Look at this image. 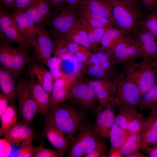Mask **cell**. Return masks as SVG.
<instances>
[{"label": "cell", "instance_id": "1", "mask_svg": "<svg viewBox=\"0 0 157 157\" xmlns=\"http://www.w3.org/2000/svg\"><path fill=\"white\" fill-rule=\"evenodd\" d=\"M85 119L81 110L66 101L50 108L44 120L63 132L70 141L86 125Z\"/></svg>", "mask_w": 157, "mask_h": 157}, {"label": "cell", "instance_id": "2", "mask_svg": "<svg viewBox=\"0 0 157 157\" xmlns=\"http://www.w3.org/2000/svg\"><path fill=\"white\" fill-rule=\"evenodd\" d=\"M109 5L112 15L119 29L132 34L142 13L136 1L105 0Z\"/></svg>", "mask_w": 157, "mask_h": 157}, {"label": "cell", "instance_id": "3", "mask_svg": "<svg viewBox=\"0 0 157 157\" xmlns=\"http://www.w3.org/2000/svg\"><path fill=\"white\" fill-rule=\"evenodd\" d=\"M154 60L134 62L122 68L126 79L135 85L143 95L157 84V75L154 65Z\"/></svg>", "mask_w": 157, "mask_h": 157}, {"label": "cell", "instance_id": "4", "mask_svg": "<svg viewBox=\"0 0 157 157\" xmlns=\"http://www.w3.org/2000/svg\"><path fill=\"white\" fill-rule=\"evenodd\" d=\"M77 18L76 8L65 3L58 7L50 17L47 24L48 31L54 40L65 39Z\"/></svg>", "mask_w": 157, "mask_h": 157}, {"label": "cell", "instance_id": "5", "mask_svg": "<svg viewBox=\"0 0 157 157\" xmlns=\"http://www.w3.org/2000/svg\"><path fill=\"white\" fill-rule=\"evenodd\" d=\"M25 49L0 41V66L17 77L19 76L26 65L31 60Z\"/></svg>", "mask_w": 157, "mask_h": 157}, {"label": "cell", "instance_id": "6", "mask_svg": "<svg viewBox=\"0 0 157 157\" xmlns=\"http://www.w3.org/2000/svg\"><path fill=\"white\" fill-rule=\"evenodd\" d=\"M115 82V92L111 104L115 110L123 106L138 105L141 98L139 90L126 79L123 70L117 74Z\"/></svg>", "mask_w": 157, "mask_h": 157}, {"label": "cell", "instance_id": "7", "mask_svg": "<svg viewBox=\"0 0 157 157\" xmlns=\"http://www.w3.org/2000/svg\"><path fill=\"white\" fill-rule=\"evenodd\" d=\"M70 140L69 157H80L90 152L102 138L96 132L94 128L85 125Z\"/></svg>", "mask_w": 157, "mask_h": 157}, {"label": "cell", "instance_id": "8", "mask_svg": "<svg viewBox=\"0 0 157 157\" xmlns=\"http://www.w3.org/2000/svg\"><path fill=\"white\" fill-rule=\"evenodd\" d=\"M81 77L74 80L71 89L69 100L83 110L97 113L99 108L97 99L93 90Z\"/></svg>", "mask_w": 157, "mask_h": 157}, {"label": "cell", "instance_id": "9", "mask_svg": "<svg viewBox=\"0 0 157 157\" xmlns=\"http://www.w3.org/2000/svg\"><path fill=\"white\" fill-rule=\"evenodd\" d=\"M0 41L14 43L25 49L30 45L21 34L13 13L0 5Z\"/></svg>", "mask_w": 157, "mask_h": 157}, {"label": "cell", "instance_id": "10", "mask_svg": "<svg viewBox=\"0 0 157 157\" xmlns=\"http://www.w3.org/2000/svg\"><path fill=\"white\" fill-rule=\"evenodd\" d=\"M17 92L22 121L31 124L35 115L38 112V108L31 93L29 81L21 79L18 85Z\"/></svg>", "mask_w": 157, "mask_h": 157}, {"label": "cell", "instance_id": "11", "mask_svg": "<svg viewBox=\"0 0 157 157\" xmlns=\"http://www.w3.org/2000/svg\"><path fill=\"white\" fill-rule=\"evenodd\" d=\"M109 53L122 68L139 59L140 50L135 39L130 36L122 40Z\"/></svg>", "mask_w": 157, "mask_h": 157}, {"label": "cell", "instance_id": "12", "mask_svg": "<svg viewBox=\"0 0 157 157\" xmlns=\"http://www.w3.org/2000/svg\"><path fill=\"white\" fill-rule=\"evenodd\" d=\"M140 50L139 58L155 60L157 58V37L137 25L132 33Z\"/></svg>", "mask_w": 157, "mask_h": 157}, {"label": "cell", "instance_id": "13", "mask_svg": "<svg viewBox=\"0 0 157 157\" xmlns=\"http://www.w3.org/2000/svg\"><path fill=\"white\" fill-rule=\"evenodd\" d=\"M115 78L87 79L82 77L93 91L101 107L111 104L115 92Z\"/></svg>", "mask_w": 157, "mask_h": 157}, {"label": "cell", "instance_id": "14", "mask_svg": "<svg viewBox=\"0 0 157 157\" xmlns=\"http://www.w3.org/2000/svg\"><path fill=\"white\" fill-rule=\"evenodd\" d=\"M54 45L51 36L45 27L40 28L33 47L34 58L41 65H47L48 60L53 53Z\"/></svg>", "mask_w": 157, "mask_h": 157}, {"label": "cell", "instance_id": "15", "mask_svg": "<svg viewBox=\"0 0 157 157\" xmlns=\"http://www.w3.org/2000/svg\"><path fill=\"white\" fill-rule=\"evenodd\" d=\"M12 13L22 36L30 45L33 47L40 28L29 17L24 10L13 11Z\"/></svg>", "mask_w": 157, "mask_h": 157}, {"label": "cell", "instance_id": "16", "mask_svg": "<svg viewBox=\"0 0 157 157\" xmlns=\"http://www.w3.org/2000/svg\"><path fill=\"white\" fill-rule=\"evenodd\" d=\"M52 6L48 0H33L24 10L40 28L45 27L50 17Z\"/></svg>", "mask_w": 157, "mask_h": 157}, {"label": "cell", "instance_id": "17", "mask_svg": "<svg viewBox=\"0 0 157 157\" xmlns=\"http://www.w3.org/2000/svg\"><path fill=\"white\" fill-rule=\"evenodd\" d=\"M35 136L29 124L22 121L17 124L5 136L4 139L10 144L20 147L32 142Z\"/></svg>", "mask_w": 157, "mask_h": 157}, {"label": "cell", "instance_id": "18", "mask_svg": "<svg viewBox=\"0 0 157 157\" xmlns=\"http://www.w3.org/2000/svg\"><path fill=\"white\" fill-rule=\"evenodd\" d=\"M115 111L111 104L99 108L94 128L98 135L103 139L109 137L111 129L115 123Z\"/></svg>", "mask_w": 157, "mask_h": 157}, {"label": "cell", "instance_id": "19", "mask_svg": "<svg viewBox=\"0 0 157 157\" xmlns=\"http://www.w3.org/2000/svg\"><path fill=\"white\" fill-rule=\"evenodd\" d=\"M74 80L66 77L54 80L51 95L50 108L69 100L71 89Z\"/></svg>", "mask_w": 157, "mask_h": 157}, {"label": "cell", "instance_id": "20", "mask_svg": "<svg viewBox=\"0 0 157 157\" xmlns=\"http://www.w3.org/2000/svg\"><path fill=\"white\" fill-rule=\"evenodd\" d=\"M30 74L29 82L31 93L38 106V113L45 117L50 109L51 95L36 81L34 76Z\"/></svg>", "mask_w": 157, "mask_h": 157}, {"label": "cell", "instance_id": "21", "mask_svg": "<svg viewBox=\"0 0 157 157\" xmlns=\"http://www.w3.org/2000/svg\"><path fill=\"white\" fill-rule=\"evenodd\" d=\"M42 135L56 150L64 154L70 147V141L66 135L53 125L45 123Z\"/></svg>", "mask_w": 157, "mask_h": 157}, {"label": "cell", "instance_id": "22", "mask_svg": "<svg viewBox=\"0 0 157 157\" xmlns=\"http://www.w3.org/2000/svg\"><path fill=\"white\" fill-rule=\"evenodd\" d=\"M146 118V125L142 133L143 142L140 149L144 152L157 143V111H149Z\"/></svg>", "mask_w": 157, "mask_h": 157}, {"label": "cell", "instance_id": "23", "mask_svg": "<svg viewBox=\"0 0 157 157\" xmlns=\"http://www.w3.org/2000/svg\"><path fill=\"white\" fill-rule=\"evenodd\" d=\"M76 10L78 19L92 26L100 28L113 27L109 20L92 12L85 3L78 6Z\"/></svg>", "mask_w": 157, "mask_h": 157}, {"label": "cell", "instance_id": "24", "mask_svg": "<svg viewBox=\"0 0 157 157\" xmlns=\"http://www.w3.org/2000/svg\"><path fill=\"white\" fill-rule=\"evenodd\" d=\"M131 34L120 29L110 28L102 36L99 50L109 53L122 40L130 37Z\"/></svg>", "mask_w": 157, "mask_h": 157}, {"label": "cell", "instance_id": "25", "mask_svg": "<svg viewBox=\"0 0 157 157\" xmlns=\"http://www.w3.org/2000/svg\"><path fill=\"white\" fill-rule=\"evenodd\" d=\"M17 77L14 74L0 66V87L2 92L11 99L15 100L18 85L16 84Z\"/></svg>", "mask_w": 157, "mask_h": 157}, {"label": "cell", "instance_id": "26", "mask_svg": "<svg viewBox=\"0 0 157 157\" xmlns=\"http://www.w3.org/2000/svg\"><path fill=\"white\" fill-rule=\"evenodd\" d=\"M68 42L79 44L86 48L90 52L94 51L90 44L87 34L77 19L66 35L65 38Z\"/></svg>", "mask_w": 157, "mask_h": 157}, {"label": "cell", "instance_id": "27", "mask_svg": "<svg viewBox=\"0 0 157 157\" xmlns=\"http://www.w3.org/2000/svg\"><path fill=\"white\" fill-rule=\"evenodd\" d=\"M30 74L35 77L37 82L51 95L54 79L49 71L41 66L34 64L30 69Z\"/></svg>", "mask_w": 157, "mask_h": 157}, {"label": "cell", "instance_id": "28", "mask_svg": "<svg viewBox=\"0 0 157 157\" xmlns=\"http://www.w3.org/2000/svg\"><path fill=\"white\" fill-rule=\"evenodd\" d=\"M18 115L15 101L12 102L4 113L0 116V136H4L16 124Z\"/></svg>", "mask_w": 157, "mask_h": 157}, {"label": "cell", "instance_id": "29", "mask_svg": "<svg viewBox=\"0 0 157 157\" xmlns=\"http://www.w3.org/2000/svg\"><path fill=\"white\" fill-rule=\"evenodd\" d=\"M84 3L92 12L109 20L113 27L119 28L112 15L109 5L105 0H86Z\"/></svg>", "mask_w": 157, "mask_h": 157}, {"label": "cell", "instance_id": "30", "mask_svg": "<svg viewBox=\"0 0 157 157\" xmlns=\"http://www.w3.org/2000/svg\"><path fill=\"white\" fill-rule=\"evenodd\" d=\"M143 142L142 133L129 134L127 139L119 150L124 157H128L141 149Z\"/></svg>", "mask_w": 157, "mask_h": 157}, {"label": "cell", "instance_id": "31", "mask_svg": "<svg viewBox=\"0 0 157 157\" xmlns=\"http://www.w3.org/2000/svg\"><path fill=\"white\" fill-rule=\"evenodd\" d=\"M78 19L81 26L86 32L95 53L99 49L100 41L104 32L110 27L100 28L94 27L81 21L78 18Z\"/></svg>", "mask_w": 157, "mask_h": 157}, {"label": "cell", "instance_id": "32", "mask_svg": "<svg viewBox=\"0 0 157 157\" xmlns=\"http://www.w3.org/2000/svg\"><path fill=\"white\" fill-rule=\"evenodd\" d=\"M138 111L135 106H124L119 108L117 109L115 115L114 123L125 130L127 125Z\"/></svg>", "mask_w": 157, "mask_h": 157}, {"label": "cell", "instance_id": "33", "mask_svg": "<svg viewBox=\"0 0 157 157\" xmlns=\"http://www.w3.org/2000/svg\"><path fill=\"white\" fill-rule=\"evenodd\" d=\"M138 105L140 111H157V84L142 95Z\"/></svg>", "mask_w": 157, "mask_h": 157}, {"label": "cell", "instance_id": "34", "mask_svg": "<svg viewBox=\"0 0 157 157\" xmlns=\"http://www.w3.org/2000/svg\"><path fill=\"white\" fill-rule=\"evenodd\" d=\"M129 135L126 131L115 123L110 131L108 138L110 147L119 149L126 140Z\"/></svg>", "mask_w": 157, "mask_h": 157}, {"label": "cell", "instance_id": "35", "mask_svg": "<svg viewBox=\"0 0 157 157\" xmlns=\"http://www.w3.org/2000/svg\"><path fill=\"white\" fill-rule=\"evenodd\" d=\"M146 117L138 111L127 125L125 130L129 134L142 133L146 125Z\"/></svg>", "mask_w": 157, "mask_h": 157}, {"label": "cell", "instance_id": "36", "mask_svg": "<svg viewBox=\"0 0 157 157\" xmlns=\"http://www.w3.org/2000/svg\"><path fill=\"white\" fill-rule=\"evenodd\" d=\"M87 73L95 78L113 79L116 74H111L103 68L101 65L89 66L87 70Z\"/></svg>", "mask_w": 157, "mask_h": 157}, {"label": "cell", "instance_id": "37", "mask_svg": "<svg viewBox=\"0 0 157 157\" xmlns=\"http://www.w3.org/2000/svg\"><path fill=\"white\" fill-rule=\"evenodd\" d=\"M62 59L59 57L53 56L49 58L47 62V65L49 71L55 80L64 77L60 68Z\"/></svg>", "mask_w": 157, "mask_h": 157}, {"label": "cell", "instance_id": "38", "mask_svg": "<svg viewBox=\"0 0 157 157\" xmlns=\"http://www.w3.org/2000/svg\"><path fill=\"white\" fill-rule=\"evenodd\" d=\"M138 25L147 30L157 37V18L151 14L142 18Z\"/></svg>", "mask_w": 157, "mask_h": 157}, {"label": "cell", "instance_id": "39", "mask_svg": "<svg viewBox=\"0 0 157 157\" xmlns=\"http://www.w3.org/2000/svg\"><path fill=\"white\" fill-rule=\"evenodd\" d=\"M35 147V157H61L64 154L57 150L44 147L42 143Z\"/></svg>", "mask_w": 157, "mask_h": 157}, {"label": "cell", "instance_id": "40", "mask_svg": "<svg viewBox=\"0 0 157 157\" xmlns=\"http://www.w3.org/2000/svg\"><path fill=\"white\" fill-rule=\"evenodd\" d=\"M104 140H101L90 152L84 156L85 157H107L106 153L107 146Z\"/></svg>", "mask_w": 157, "mask_h": 157}, {"label": "cell", "instance_id": "41", "mask_svg": "<svg viewBox=\"0 0 157 157\" xmlns=\"http://www.w3.org/2000/svg\"><path fill=\"white\" fill-rule=\"evenodd\" d=\"M35 147L32 145V142L26 144L20 147L16 153V157H35Z\"/></svg>", "mask_w": 157, "mask_h": 157}, {"label": "cell", "instance_id": "42", "mask_svg": "<svg viewBox=\"0 0 157 157\" xmlns=\"http://www.w3.org/2000/svg\"><path fill=\"white\" fill-rule=\"evenodd\" d=\"M65 43L69 51L74 54L78 53H81L91 56L93 53L86 48L77 43L68 42L65 39Z\"/></svg>", "mask_w": 157, "mask_h": 157}, {"label": "cell", "instance_id": "43", "mask_svg": "<svg viewBox=\"0 0 157 157\" xmlns=\"http://www.w3.org/2000/svg\"><path fill=\"white\" fill-rule=\"evenodd\" d=\"M8 96L3 93H0V116L6 111L8 107L13 101Z\"/></svg>", "mask_w": 157, "mask_h": 157}, {"label": "cell", "instance_id": "44", "mask_svg": "<svg viewBox=\"0 0 157 157\" xmlns=\"http://www.w3.org/2000/svg\"><path fill=\"white\" fill-rule=\"evenodd\" d=\"M33 0H15L12 9L13 11L24 10Z\"/></svg>", "mask_w": 157, "mask_h": 157}, {"label": "cell", "instance_id": "45", "mask_svg": "<svg viewBox=\"0 0 157 157\" xmlns=\"http://www.w3.org/2000/svg\"><path fill=\"white\" fill-rule=\"evenodd\" d=\"M74 54L78 60L84 65H89V59L91 56L81 53H76Z\"/></svg>", "mask_w": 157, "mask_h": 157}, {"label": "cell", "instance_id": "46", "mask_svg": "<svg viewBox=\"0 0 157 157\" xmlns=\"http://www.w3.org/2000/svg\"><path fill=\"white\" fill-rule=\"evenodd\" d=\"M101 61L99 57L95 53H93L90 57L88 65L89 66L92 65H100Z\"/></svg>", "mask_w": 157, "mask_h": 157}, {"label": "cell", "instance_id": "47", "mask_svg": "<svg viewBox=\"0 0 157 157\" xmlns=\"http://www.w3.org/2000/svg\"><path fill=\"white\" fill-rule=\"evenodd\" d=\"M142 4L149 11L157 4V0H140Z\"/></svg>", "mask_w": 157, "mask_h": 157}, {"label": "cell", "instance_id": "48", "mask_svg": "<svg viewBox=\"0 0 157 157\" xmlns=\"http://www.w3.org/2000/svg\"><path fill=\"white\" fill-rule=\"evenodd\" d=\"M107 157H122L124 156L120 152L119 149L110 147Z\"/></svg>", "mask_w": 157, "mask_h": 157}, {"label": "cell", "instance_id": "49", "mask_svg": "<svg viewBox=\"0 0 157 157\" xmlns=\"http://www.w3.org/2000/svg\"><path fill=\"white\" fill-rule=\"evenodd\" d=\"M150 157H157V143L149 147L146 152Z\"/></svg>", "mask_w": 157, "mask_h": 157}, {"label": "cell", "instance_id": "50", "mask_svg": "<svg viewBox=\"0 0 157 157\" xmlns=\"http://www.w3.org/2000/svg\"><path fill=\"white\" fill-rule=\"evenodd\" d=\"M86 0H65V3L76 8L78 6L84 4Z\"/></svg>", "mask_w": 157, "mask_h": 157}, {"label": "cell", "instance_id": "51", "mask_svg": "<svg viewBox=\"0 0 157 157\" xmlns=\"http://www.w3.org/2000/svg\"><path fill=\"white\" fill-rule=\"evenodd\" d=\"M15 0H0V4L3 6L12 9Z\"/></svg>", "mask_w": 157, "mask_h": 157}, {"label": "cell", "instance_id": "52", "mask_svg": "<svg viewBox=\"0 0 157 157\" xmlns=\"http://www.w3.org/2000/svg\"><path fill=\"white\" fill-rule=\"evenodd\" d=\"M52 6L58 7L65 3V0H48Z\"/></svg>", "mask_w": 157, "mask_h": 157}, {"label": "cell", "instance_id": "53", "mask_svg": "<svg viewBox=\"0 0 157 157\" xmlns=\"http://www.w3.org/2000/svg\"><path fill=\"white\" fill-rule=\"evenodd\" d=\"M147 157L139 151H136L129 155L128 157Z\"/></svg>", "mask_w": 157, "mask_h": 157}, {"label": "cell", "instance_id": "54", "mask_svg": "<svg viewBox=\"0 0 157 157\" xmlns=\"http://www.w3.org/2000/svg\"><path fill=\"white\" fill-rule=\"evenodd\" d=\"M150 11L151 13L157 18V4L153 6Z\"/></svg>", "mask_w": 157, "mask_h": 157}, {"label": "cell", "instance_id": "55", "mask_svg": "<svg viewBox=\"0 0 157 157\" xmlns=\"http://www.w3.org/2000/svg\"><path fill=\"white\" fill-rule=\"evenodd\" d=\"M154 65L157 75V58L154 60Z\"/></svg>", "mask_w": 157, "mask_h": 157}, {"label": "cell", "instance_id": "56", "mask_svg": "<svg viewBox=\"0 0 157 157\" xmlns=\"http://www.w3.org/2000/svg\"></svg>", "mask_w": 157, "mask_h": 157}]
</instances>
